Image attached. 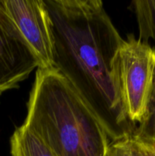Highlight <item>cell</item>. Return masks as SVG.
Returning <instances> with one entry per match:
<instances>
[{
  "label": "cell",
  "instance_id": "52a82bcc",
  "mask_svg": "<svg viewBox=\"0 0 155 156\" xmlns=\"http://www.w3.org/2000/svg\"><path fill=\"white\" fill-rule=\"evenodd\" d=\"M155 143L135 134L111 142L105 156H153Z\"/></svg>",
  "mask_w": 155,
  "mask_h": 156
},
{
  "label": "cell",
  "instance_id": "9c48e42d",
  "mask_svg": "<svg viewBox=\"0 0 155 156\" xmlns=\"http://www.w3.org/2000/svg\"><path fill=\"white\" fill-rule=\"evenodd\" d=\"M134 134L139 138L155 143V74L146 114Z\"/></svg>",
  "mask_w": 155,
  "mask_h": 156
},
{
  "label": "cell",
  "instance_id": "3957f363",
  "mask_svg": "<svg viewBox=\"0 0 155 156\" xmlns=\"http://www.w3.org/2000/svg\"><path fill=\"white\" fill-rule=\"evenodd\" d=\"M123 109L132 123H141L147 111L155 74V50L134 34L123 40L116 59Z\"/></svg>",
  "mask_w": 155,
  "mask_h": 156
},
{
  "label": "cell",
  "instance_id": "5b68a950",
  "mask_svg": "<svg viewBox=\"0 0 155 156\" xmlns=\"http://www.w3.org/2000/svg\"><path fill=\"white\" fill-rule=\"evenodd\" d=\"M35 68L37 60L0 0V95L18 88Z\"/></svg>",
  "mask_w": 155,
  "mask_h": 156
},
{
  "label": "cell",
  "instance_id": "ba28073f",
  "mask_svg": "<svg viewBox=\"0 0 155 156\" xmlns=\"http://www.w3.org/2000/svg\"><path fill=\"white\" fill-rule=\"evenodd\" d=\"M139 27V40L148 44L150 38L155 41V0L132 2Z\"/></svg>",
  "mask_w": 155,
  "mask_h": 156
},
{
  "label": "cell",
  "instance_id": "7a4b0ae2",
  "mask_svg": "<svg viewBox=\"0 0 155 156\" xmlns=\"http://www.w3.org/2000/svg\"><path fill=\"white\" fill-rule=\"evenodd\" d=\"M56 156H105L110 144L92 110L56 69H37L24 124Z\"/></svg>",
  "mask_w": 155,
  "mask_h": 156
},
{
  "label": "cell",
  "instance_id": "6da1fadb",
  "mask_svg": "<svg viewBox=\"0 0 155 156\" xmlns=\"http://www.w3.org/2000/svg\"><path fill=\"white\" fill-rule=\"evenodd\" d=\"M54 64L94 113L111 142L135 133L123 109L116 59L123 39L100 0H45Z\"/></svg>",
  "mask_w": 155,
  "mask_h": 156
},
{
  "label": "cell",
  "instance_id": "277c9868",
  "mask_svg": "<svg viewBox=\"0 0 155 156\" xmlns=\"http://www.w3.org/2000/svg\"><path fill=\"white\" fill-rule=\"evenodd\" d=\"M2 1L7 14L37 60L38 68H55L53 24L43 0Z\"/></svg>",
  "mask_w": 155,
  "mask_h": 156
},
{
  "label": "cell",
  "instance_id": "30bf717a",
  "mask_svg": "<svg viewBox=\"0 0 155 156\" xmlns=\"http://www.w3.org/2000/svg\"><path fill=\"white\" fill-rule=\"evenodd\" d=\"M153 156H155V147H154V149H153Z\"/></svg>",
  "mask_w": 155,
  "mask_h": 156
},
{
  "label": "cell",
  "instance_id": "8992f818",
  "mask_svg": "<svg viewBox=\"0 0 155 156\" xmlns=\"http://www.w3.org/2000/svg\"><path fill=\"white\" fill-rule=\"evenodd\" d=\"M10 143L12 156H56L39 137L24 125L15 129Z\"/></svg>",
  "mask_w": 155,
  "mask_h": 156
}]
</instances>
